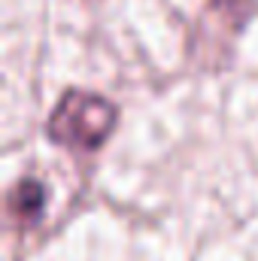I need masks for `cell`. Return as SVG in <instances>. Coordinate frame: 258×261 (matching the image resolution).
<instances>
[{
  "instance_id": "1",
  "label": "cell",
  "mask_w": 258,
  "mask_h": 261,
  "mask_svg": "<svg viewBox=\"0 0 258 261\" xmlns=\"http://www.w3.org/2000/svg\"><path fill=\"white\" fill-rule=\"evenodd\" d=\"M116 107L100 97V94H88V91H70L58 100L52 119H49V137L67 146V149H97L116 128Z\"/></svg>"
},
{
  "instance_id": "2",
  "label": "cell",
  "mask_w": 258,
  "mask_h": 261,
  "mask_svg": "<svg viewBox=\"0 0 258 261\" xmlns=\"http://www.w3.org/2000/svg\"><path fill=\"white\" fill-rule=\"evenodd\" d=\"M43 203H46L43 186L34 182V179H28V182H18L15 192L9 195V213L15 219H34V216H40Z\"/></svg>"
}]
</instances>
